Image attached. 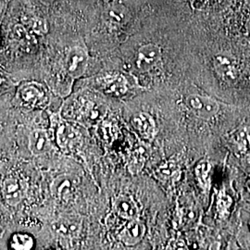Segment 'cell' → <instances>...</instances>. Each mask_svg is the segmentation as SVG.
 Returning <instances> with one entry per match:
<instances>
[{"instance_id": "2e32d148", "label": "cell", "mask_w": 250, "mask_h": 250, "mask_svg": "<svg viewBox=\"0 0 250 250\" xmlns=\"http://www.w3.org/2000/svg\"><path fill=\"white\" fill-rule=\"evenodd\" d=\"M211 166L208 161H201L196 168V175L203 187H208Z\"/></svg>"}, {"instance_id": "9a60e30c", "label": "cell", "mask_w": 250, "mask_h": 250, "mask_svg": "<svg viewBox=\"0 0 250 250\" xmlns=\"http://www.w3.org/2000/svg\"><path fill=\"white\" fill-rule=\"evenodd\" d=\"M35 245L34 239L31 235L22 232L14 233L10 239V246L15 250H30Z\"/></svg>"}, {"instance_id": "9c48e42d", "label": "cell", "mask_w": 250, "mask_h": 250, "mask_svg": "<svg viewBox=\"0 0 250 250\" xmlns=\"http://www.w3.org/2000/svg\"><path fill=\"white\" fill-rule=\"evenodd\" d=\"M2 193L5 201L11 207L19 205L23 198L21 183L15 177L5 179L2 185Z\"/></svg>"}, {"instance_id": "52a82bcc", "label": "cell", "mask_w": 250, "mask_h": 250, "mask_svg": "<svg viewBox=\"0 0 250 250\" xmlns=\"http://www.w3.org/2000/svg\"><path fill=\"white\" fill-rule=\"evenodd\" d=\"M99 86L105 93L120 97L128 91V83L124 75L120 73H108L99 80Z\"/></svg>"}, {"instance_id": "8992f818", "label": "cell", "mask_w": 250, "mask_h": 250, "mask_svg": "<svg viewBox=\"0 0 250 250\" xmlns=\"http://www.w3.org/2000/svg\"><path fill=\"white\" fill-rule=\"evenodd\" d=\"M57 144L63 151H72L80 142L79 132L69 124H61L56 131Z\"/></svg>"}, {"instance_id": "277c9868", "label": "cell", "mask_w": 250, "mask_h": 250, "mask_svg": "<svg viewBox=\"0 0 250 250\" xmlns=\"http://www.w3.org/2000/svg\"><path fill=\"white\" fill-rule=\"evenodd\" d=\"M161 49L155 44H146L139 48L136 57V67L140 72H149L161 62Z\"/></svg>"}, {"instance_id": "e0dca14e", "label": "cell", "mask_w": 250, "mask_h": 250, "mask_svg": "<svg viewBox=\"0 0 250 250\" xmlns=\"http://www.w3.org/2000/svg\"><path fill=\"white\" fill-rule=\"evenodd\" d=\"M231 204H232V199L230 197L224 193H221L218 197V203H217L218 212L221 214V216H224L228 211V208H230Z\"/></svg>"}, {"instance_id": "7c38bea8", "label": "cell", "mask_w": 250, "mask_h": 250, "mask_svg": "<svg viewBox=\"0 0 250 250\" xmlns=\"http://www.w3.org/2000/svg\"><path fill=\"white\" fill-rule=\"evenodd\" d=\"M215 69L218 74L227 82H232L237 78L238 70L232 59L226 56H218L214 62Z\"/></svg>"}, {"instance_id": "6da1fadb", "label": "cell", "mask_w": 250, "mask_h": 250, "mask_svg": "<svg viewBox=\"0 0 250 250\" xmlns=\"http://www.w3.org/2000/svg\"><path fill=\"white\" fill-rule=\"evenodd\" d=\"M88 53L85 47L82 45H73L68 49L64 58V71L66 74L76 79L83 76L88 67Z\"/></svg>"}, {"instance_id": "7a4b0ae2", "label": "cell", "mask_w": 250, "mask_h": 250, "mask_svg": "<svg viewBox=\"0 0 250 250\" xmlns=\"http://www.w3.org/2000/svg\"><path fill=\"white\" fill-rule=\"evenodd\" d=\"M19 99L33 107H45L48 102V92L41 83L31 81L21 83L18 88Z\"/></svg>"}, {"instance_id": "5b68a950", "label": "cell", "mask_w": 250, "mask_h": 250, "mask_svg": "<svg viewBox=\"0 0 250 250\" xmlns=\"http://www.w3.org/2000/svg\"><path fill=\"white\" fill-rule=\"evenodd\" d=\"M76 185L77 179L72 175H60L51 184V194L58 201L67 202L73 196Z\"/></svg>"}, {"instance_id": "4fadbf2b", "label": "cell", "mask_w": 250, "mask_h": 250, "mask_svg": "<svg viewBox=\"0 0 250 250\" xmlns=\"http://www.w3.org/2000/svg\"><path fill=\"white\" fill-rule=\"evenodd\" d=\"M117 214L126 220H134L138 216V207L131 197L120 196L114 202Z\"/></svg>"}, {"instance_id": "30bf717a", "label": "cell", "mask_w": 250, "mask_h": 250, "mask_svg": "<svg viewBox=\"0 0 250 250\" xmlns=\"http://www.w3.org/2000/svg\"><path fill=\"white\" fill-rule=\"evenodd\" d=\"M133 125L144 139L151 141L157 134V125L154 118L146 112H140L133 119Z\"/></svg>"}, {"instance_id": "ba28073f", "label": "cell", "mask_w": 250, "mask_h": 250, "mask_svg": "<svg viewBox=\"0 0 250 250\" xmlns=\"http://www.w3.org/2000/svg\"><path fill=\"white\" fill-rule=\"evenodd\" d=\"M146 234L145 224L137 219L130 220L120 233V239L126 246H134L143 239Z\"/></svg>"}, {"instance_id": "3957f363", "label": "cell", "mask_w": 250, "mask_h": 250, "mask_svg": "<svg viewBox=\"0 0 250 250\" xmlns=\"http://www.w3.org/2000/svg\"><path fill=\"white\" fill-rule=\"evenodd\" d=\"M185 103L188 109L196 116L206 121L214 119L221 108L220 104L214 99L197 94L188 96L185 99Z\"/></svg>"}, {"instance_id": "5bb4252c", "label": "cell", "mask_w": 250, "mask_h": 250, "mask_svg": "<svg viewBox=\"0 0 250 250\" xmlns=\"http://www.w3.org/2000/svg\"><path fill=\"white\" fill-rule=\"evenodd\" d=\"M80 222L76 221L75 219H62L58 221L55 224V229L57 232L66 235V236H71L78 233L80 231Z\"/></svg>"}, {"instance_id": "ac0fdd59", "label": "cell", "mask_w": 250, "mask_h": 250, "mask_svg": "<svg viewBox=\"0 0 250 250\" xmlns=\"http://www.w3.org/2000/svg\"><path fill=\"white\" fill-rule=\"evenodd\" d=\"M248 187H249V189H250V181L249 182V184H248Z\"/></svg>"}, {"instance_id": "8fae6325", "label": "cell", "mask_w": 250, "mask_h": 250, "mask_svg": "<svg viewBox=\"0 0 250 250\" xmlns=\"http://www.w3.org/2000/svg\"><path fill=\"white\" fill-rule=\"evenodd\" d=\"M29 149L34 156H41L50 150L51 143L45 130H34L29 135Z\"/></svg>"}]
</instances>
